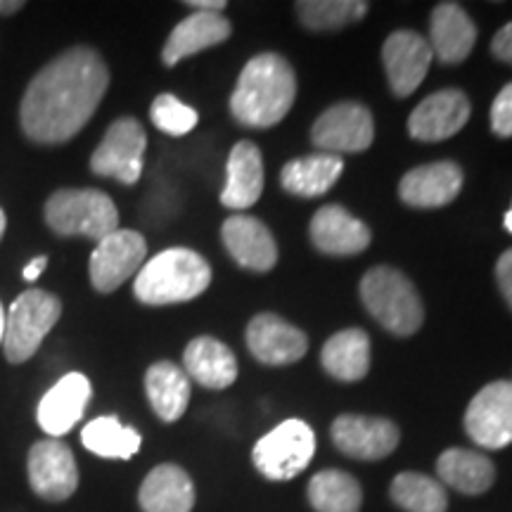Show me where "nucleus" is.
I'll return each instance as SVG.
<instances>
[{
	"instance_id": "nucleus-1",
	"label": "nucleus",
	"mask_w": 512,
	"mask_h": 512,
	"mask_svg": "<svg viewBox=\"0 0 512 512\" xmlns=\"http://www.w3.org/2000/svg\"><path fill=\"white\" fill-rule=\"evenodd\" d=\"M107 86L110 72L93 48L67 50L31 79L19 110L24 133L34 143H67L91 121Z\"/></svg>"
},
{
	"instance_id": "nucleus-2",
	"label": "nucleus",
	"mask_w": 512,
	"mask_h": 512,
	"mask_svg": "<svg viewBox=\"0 0 512 512\" xmlns=\"http://www.w3.org/2000/svg\"><path fill=\"white\" fill-rule=\"evenodd\" d=\"M297 98V76L290 62L275 53L252 57L230 95V114L249 128L280 124Z\"/></svg>"
},
{
	"instance_id": "nucleus-3",
	"label": "nucleus",
	"mask_w": 512,
	"mask_h": 512,
	"mask_svg": "<svg viewBox=\"0 0 512 512\" xmlns=\"http://www.w3.org/2000/svg\"><path fill=\"white\" fill-rule=\"evenodd\" d=\"M211 283L204 256L185 247H171L145 261L136 275L133 292L147 306L181 304L200 297Z\"/></svg>"
},
{
	"instance_id": "nucleus-4",
	"label": "nucleus",
	"mask_w": 512,
	"mask_h": 512,
	"mask_svg": "<svg viewBox=\"0 0 512 512\" xmlns=\"http://www.w3.org/2000/svg\"><path fill=\"white\" fill-rule=\"evenodd\" d=\"M361 299L370 316L396 337L415 335L425 320L415 285L392 266H375L363 275Z\"/></svg>"
},
{
	"instance_id": "nucleus-5",
	"label": "nucleus",
	"mask_w": 512,
	"mask_h": 512,
	"mask_svg": "<svg viewBox=\"0 0 512 512\" xmlns=\"http://www.w3.org/2000/svg\"><path fill=\"white\" fill-rule=\"evenodd\" d=\"M46 221L57 235H83L100 242L119 230V209L102 190L64 188L46 202Z\"/></svg>"
},
{
	"instance_id": "nucleus-6",
	"label": "nucleus",
	"mask_w": 512,
	"mask_h": 512,
	"mask_svg": "<svg viewBox=\"0 0 512 512\" xmlns=\"http://www.w3.org/2000/svg\"><path fill=\"white\" fill-rule=\"evenodd\" d=\"M62 316V304L46 290H27L5 311L3 349L10 363H24L36 354L38 347Z\"/></svg>"
},
{
	"instance_id": "nucleus-7",
	"label": "nucleus",
	"mask_w": 512,
	"mask_h": 512,
	"mask_svg": "<svg viewBox=\"0 0 512 512\" xmlns=\"http://www.w3.org/2000/svg\"><path fill=\"white\" fill-rule=\"evenodd\" d=\"M316 453V434L304 420H285L256 441L252 463L271 482H290L309 467Z\"/></svg>"
},
{
	"instance_id": "nucleus-8",
	"label": "nucleus",
	"mask_w": 512,
	"mask_h": 512,
	"mask_svg": "<svg viewBox=\"0 0 512 512\" xmlns=\"http://www.w3.org/2000/svg\"><path fill=\"white\" fill-rule=\"evenodd\" d=\"M147 147L145 128L138 119L121 117L107 128L105 138L91 157L95 176L114 178V181L133 185L143 174V157Z\"/></svg>"
},
{
	"instance_id": "nucleus-9",
	"label": "nucleus",
	"mask_w": 512,
	"mask_h": 512,
	"mask_svg": "<svg viewBox=\"0 0 512 512\" xmlns=\"http://www.w3.org/2000/svg\"><path fill=\"white\" fill-rule=\"evenodd\" d=\"M465 432L477 446L498 451L512 444V382L498 380L479 389L465 411Z\"/></svg>"
},
{
	"instance_id": "nucleus-10",
	"label": "nucleus",
	"mask_w": 512,
	"mask_h": 512,
	"mask_svg": "<svg viewBox=\"0 0 512 512\" xmlns=\"http://www.w3.org/2000/svg\"><path fill=\"white\" fill-rule=\"evenodd\" d=\"M375 124L373 114L358 102H337L325 110L311 128L313 145L328 155L363 152L373 145Z\"/></svg>"
},
{
	"instance_id": "nucleus-11",
	"label": "nucleus",
	"mask_w": 512,
	"mask_h": 512,
	"mask_svg": "<svg viewBox=\"0 0 512 512\" xmlns=\"http://www.w3.org/2000/svg\"><path fill=\"white\" fill-rule=\"evenodd\" d=\"M147 242L136 230H114L102 238L91 254V283L98 292L119 290L145 264Z\"/></svg>"
},
{
	"instance_id": "nucleus-12",
	"label": "nucleus",
	"mask_w": 512,
	"mask_h": 512,
	"mask_svg": "<svg viewBox=\"0 0 512 512\" xmlns=\"http://www.w3.org/2000/svg\"><path fill=\"white\" fill-rule=\"evenodd\" d=\"M29 484L38 498L48 503H62L74 496L79 486L76 458L64 441H36L29 451Z\"/></svg>"
},
{
	"instance_id": "nucleus-13",
	"label": "nucleus",
	"mask_w": 512,
	"mask_h": 512,
	"mask_svg": "<svg viewBox=\"0 0 512 512\" xmlns=\"http://www.w3.org/2000/svg\"><path fill=\"white\" fill-rule=\"evenodd\" d=\"M332 441L344 456L356 460H382L392 456L401 441L399 427L375 415H339L332 422Z\"/></svg>"
},
{
	"instance_id": "nucleus-14",
	"label": "nucleus",
	"mask_w": 512,
	"mask_h": 512,
	"mask_svg": "<svg viewBox=\"0 0 512 512\" xmlns=\"http://www.w3.org/2000/svg\"><path fill=\"white\" fill-rule=\"evenodd\" d=\"M432 48L415 31L401 29L394 31L382 46V62L387 72L389 86L396 98H408L418 91V86L425 81L432 64Z\"/></svg>"
},
{
	"instance_id": "nucleus-15",
	"label": "nucleus",
	"mask_w": 512,
	"mask_h": 512,
	"mask_svg": "<svg viewBox=\"0 0 512 512\" xmlns=\"http://www.w3.org/2000/svg\"><path fill=\"white\" fill-rule=\"evenodd\" d=\"M470 119V100L463 91L446 88L425 98L408 117V133L420 143H439L463 131Z\"/></svg>"
},
{
	"instance_id": "nucleus-16",
	"label": "nucleus",
	"mask_w": 512,
	"mask_h": 512,
	"mask_svg": "<svg viewBox=\"0 0 512 512\" xmlns=\"http://www.w3.org/2000/svg\"><path fill=\"white\" fill-rule=\"evenodd\" d=\"M247 347L264 366H290L309 351V339L275 313H259L247 325Z\"/></svg>"
},
{
	"instance_id": "nucleus-17",
	"label": "nucleus",
	"mask_w": 512,
	"mask_h": 512,
	"mask_svg": "<svg viewBox=\"0 0 512 512\" xmlns=\"http://www.w3.org/2000/svg\"><path fill=\"white\" fill-rule=\"evenodd\" d=\"M91 392V380L86 375H64L55 387L48 389L46 396L38 403L36 420L41 425V430L50 439L64 437L83 418L88 401H91Z\"/></svg>"
},
{
	"instance_id": "nucleus-18",
	"label": "nucleus",
	"mask_w": 512,
	"mask_h": 512,
	"mask_svg": "<svg viewBox=\"0 0 512 512\" xmlns=\"http://www.w3.org/2000/svg\"><path fill=\"white\" fill-rule=\"evenodd\" d=\"M223 245L235 264L254 273H268L278 264V245L264 221L247 214H235L221 228Z\"/></svg>"
},
{
	"instance_id": "nucleus-19",
	"label": "nucleus",
	"mask_w": 512,
	"mask_h": 512,
	"mask_svg": "<svg viewBox=\"0 0 512 512\" xmlns=\"http://www.w3.org/2000/svg\"><path fill=\"white\" fill-rule=\"evenodd\" d=\"M463 190V169L456 162L415 166L399 183V197L408 207L437 209L451 204Z\"/></svg>"
},
{
	"instance_id": "nucleus-20",
	"label": "nucleus",
	"mask_w": 512,
	"mask_h": 512,
	"mask_svg": "<svg viewBox=\"0 0 512 512\" xmlns=\"http://www.w3.org/2000/svg\"><path fill=\"white\" fill-rule=\"evenodd\" d=\"M311 242L330 256H354L370 245V228L339 204H325L311 221Z\"/></svg>"
},
{
	"instance_id": "nucleus-21",
	"label": "nucleus",
	"mask_w": 512,
	"mask_h": 512,
	"mask_svg": "<svg viewBox=\"0 0 512 512\" xmlns=\"http://www.w3.org/2000/svg\"><path fill=\"white\" fill-rule=\"evenodd\" d=\"M230 34H233V27L221 12H192L181 24H176L171 36L166 38L162 60L166 67H176L185 57L228 41Z\"/></svg>"
},
{
	"instance_id": "nucleus-22",
	"label": "nucleus",
	"mask_w": 512,
	"mask_h": 512,
	"mask_svg": "<svg viewBox=\"0 0 512 512\" xmlns=\"http://www.w3.org/2000/svg\"><path fill=\"white\" fill-rule=\"evenodd\" d=\"M261 192H264V159L254 143L240 140L228 155L221 204L235 211L249 209L259 202Z\"/></svg>"
},
{
	"instance_id": "nucleus-23",
	"label": "nucleus",
	"mask_w": 512,
	"mask_h": 512,
	"mask_svg": "<svg viewBox=\"0 0 512 512\" xmlns=\"http://www.w3.org/2000/svg\"><path fill=\"white\" fill-rule=\"evenodd\" d=\"M477 43V27L458 3H439L430 22V48L444 64L467 60Z\"/></svg>"
},
{
	"instance_id": "nucleus-24",
	"label": "nucleus",
	"mask_w": 512,
	"mask_h": 512,
	"mask_svg": "<svg viewBox=\"0 0 512 512\" xmlns=\"http://www.w3.org/2000/svg\"><path fill=\"white\" fill-rule=\"evenodd\" d=\"M183 370L190 380L207 389H228L238 380V358L226 344L214 337H195L185 347Z\"/></svg>"
},
{
	"instance_id": "nucleus-25",
	"label": "nucleus",
	"mask_w": 512,
	"mask_h": 512,
	"mask_svg": "<svg viewBox=\"0 0 512 512\" xmlns=\"http://www.w3.org/2000/svg\"><path fill=\"white\" fill-rule=\"evenodd\" d=\"M143 512H190L195 505V484L183 467L157 465L138 491Z\"/></svg>"
},
{
	"instance_id": "nucleus-26",
	"label": "nucleus",
	"mask_w": 512,
	"mask_h": 512,
	"mask_svg": "<svg viewBox=\"0 0 512 512\" xmlns=\"http://www.w3.org/2000/svg\"><path fill=\"white\" fill-rule=\"evenodd\" d=\"M441 482L465 496L486 494L496 482V465L484 453L470 448H448L437 460Z\"/></svg>"
},
{
	"instance_id": "nucleus-27",
	"label": "nucleus",
	"mask_w": 512,
	"mask_h": 512,
	"mask_svg": "<svg viewBox=\"0 0 512 512\" xmlns=\"http://www.w3.org/2000/svg\"><path fill=\"white\" fill-rule=\"evenodd\" d=\"M145 392L159 420L176 422L190 403V377L171 361H159L147 368Z\"/></svg>"
},
{
	"instance_id": "nucleus-28",
	"label": "nucleus",
	"mask_w": 512,
	"mask_h": 512,
	"mask_svg": "<svg viewBox=\"0 0 512 512\" xmlns=\"http://www.w3.org/2000/svg\"><path fill=\"white\" fill-rule=\"evenodd\" d=\"M342 171V157L328 155V152H316V155L287 162L283 174H280V183H283V188L290 195L311 200V197L325 195L339 181Z\"/></svg>"
},
{
	"instance_id": "nucleus-29",
	"label": "nucleus",
	"mask_w": 512,
	"mask_h": 512,
	"mask_svg": "<svg viewBox=\"0 0 512 512\" xmlns=\"http://www.w3.org/2000/svg\"><path fill=\"white\" fill-rule=\"evenodd\" d=\"M320 361H323L328 375L335 377V380H363L370 370V339L366 332L358 328L335 332L320 351Z\"/></svg>"
},
{
	"instance_id": "nucleus-30",
	"label": "nucleus",
	"mask_w": 512,
	"mask_h": 512,
	"mask_svg": "<svg viewBox=\"0 0 512 512\" xmlns=\"http://www.w3.org/2000/svg\"><path fill=\"white\" fill-rule=\"evenodd\" d=\"M306 496L316 512H358L363 505L361 484L342 470H323L313 475Z\"/></svg>"
},
{
	"instance_id": "nucleus-31",
	"label": "nucleus",
	"mask_w": 512,
	"mask_h": 512,
	"mask_svg": "<svg viewBox=\"0 0 512 512\" xmlns=\"http://www.w3.org/2000/svg\"><path fill=\"white\" fill-rule=\"evenodd\" d=\"M81 441L88 451L100 458L128 460L140 451V434L133 427L121 425L117 415H102L83 427Z\"/></svg>"
},
{
	"instance_id": "nucleus-32",
	"label": "nucleus",
	"mask_w": 512,
	"mask_h": 512,
	"mask_svg": "<svg viewBox=\"0 0 512 512\" xmlns=\"http://www.w3.org/2000/svg\"><path fill=\"white\" fill-rule=\"evenodd\" d=\"M392 501L406 512H446L448 496L444 484L420 472H401L389 486Z\"/></svg>"
},
{
	"instance_id": "nucleus-33",
	"label": "nucleus",
	"mask_w": 512,
	"mask_h": 512,
	"mask_svg": "<svg viewBox=\"0 0 512 512\" xmlns=\"http://www.w3.org/2000/svg\"><path fill=\"white\" fill-rule=\"evenodd\" d=\"M294 8L309 31H337L366 17L370 5L361 0H302Z\"/></svg>"
},
{
	"instance_id": "nucleus-34",
	"label": "nucleus",
	"mask_w": 512,
	"mask_h": 512,
	"mask_svg": "<svg viewBox=\"0 0 512 512\" xmlns=\"http://www.w3.org/2000/svg\"><path fill=\"white\" fill-rule=\"evenodd\" d=\"M150 119L159 131L166 136H188L192 128L197 126V112L190 105H185L183 100H178L176 95L164 93L157 95L155 102L150 107Z\"/></svg>"
},
{
	"instance_id": "nucleus-35",
	"label": "nucleus",
	"mask_w": 512,
	"mask_h": 512,
	"mask_svg": "<svg viewBox=\"0 0 512 512\" xmlns=\"http://www.w3.org/2000/svg\"><path fill=\"white\" fill-rule=\"evenodd\" d=\"M491 128L496 136L512 138V83L503 86L491 105Z\"/></svg>"
},
{
	"instance_id": "nucleus-36",
	"label": "nucleus",
	"mask_w": 512,
	"mask_h": 512,
	"mask_svg": "<svg viewBox=\"0 0 512 512\" xmlns=\"http://www.w3.org/2000/svg\"><path fill=\"white\" fill-rule=\"evenodd\" d=\"M496 280H498V287H501L505 302H508V306L512 309V249L503 252L501 259H498Z\"/></svg>"
},
{
	"instance_id": "nucleus-37",
	"label": "nucleus",
	"mask_w": 512,
	"mask_h": 512,
	"mask_svg": "<svg viewBox=\"0 0 512 512\" xmlns=\"http://www.w3.org/2000/svg\"><path fill=\"white\" fill-rule=\"evenodd\" d=\"M491 53L512 67V22L505 24L503 29H498L494 41H491Z\"/></svg>"
},
{
	"instance_id": "nucleus-38",
	"label": "nucleus",
	"mask_w": 512,
	"mask_h": 512,
	"mask_svg": "<svg viewBox=\"0 0 512 512\" xmlns=\"http://www.w3.org/2000/svg\"><path fill=\"white\" fill-rule=\"evenodd\" d=\"M46 266H48V256H36L34 261H29V264L24 266L22 278L27 280V283H34V280L41 278V273L46 271Z\"/></svg>"
},
{
	"instance_id": "nucleus-39",
	"label": "nucleus",
	"mask_w": 512,
	"mask_h": 512,
	"mask_svg": "<svg viewBox=\"0 0 512 512\" xmlns=\"http://www.w3.org/2000/svg\"><path fill=\"white\" fill-rule=\"evenodd\" d=\"M185 5L195 8L197 12H221L226 10V3L223 0H188Z\"/></svg>"
},
{
	"instance_id": "nucleus-40",
	"label": "nucleus",
	"mask_w": 512,
	"mask_h": 512,
	"mask_svg": "<svg viewBox=\"0 0 512 512\" xmlns=\"http://www.w3.org/2000/svg\"><path fill=\"white\" fill-rule=\"evenodd\" d=\"M24 3L19 0H0V15H12V12L22 10Z\"/></svg>"
},
{
	"instance_id": "nucleus-41",
	"label": "nucleus",
	"mask_w": 512,
	"mask_h": 512,
	"mask_svg": "<svg viewBox=\"0 0 512 512\" xmlns=\"http://www.w3.org/2000/svg\"><path fill=\"white\" fill-rule=\"evenodd\" d=\"M3 337H5V311L3 306H0V344H3Z\"/></svg>"
},
{
	"instance_id": "nucleus-42",
	"label": "nucleus",
	"mask_w": 512,
	"mask_h": 512,
	"mask_svg": "<svg viewBox=\"0 0 512 512\" xmlns=\"http://www.w3.org/2000/svg\"><path fill=\"white\" fill-rule=\"evenodd\" d=\"M5 223H8V219H5V211L0 209V240H3V233H5Z\"/></svg>"
},
{
	"instance_id": "nucleus-43",
	"label": "nucleus",
	"mask_w": 512,
	"mask_h": 512,
	"mask_svg": "<svg viewBox=\"0 0 512 512\" xmlns=\"http://www.w3.org/2000/svg\"><path fill=\"white\" fill-rule=\"evenodd\" d=\"M505 228H508L510 233H512V207H510L508 214H505Z\"/></svg>"
}]
</instances>
